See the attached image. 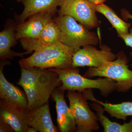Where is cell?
Returning a JSON list of instances; mask_svg holds the SVG:
<instances>
[{
	"label": "cell",
	"instance_id": "9a60e30c",
	"mask_svg": "<svg viewBox=\"0 0 132 132\" xmlns=\"http://www.w3.org/2000/svg\"><path fill=\"white\" fill-rule=\"evenodd\" d=\"M17 24L12 20H9L5 27L0 32V59L13 60L15 57H23L29 54L28 52L19 53L13 51L11 48L16 45L17 39L16 36Z\"/></svg>",
	"mask_w": 132,
	"mask_h": 132
},
{
	"label": "cell",
	"instance_id": "5b68a950",
	"mask_svg": "<svg viewBox=\"0 0 132 132\" xmlns=\"http://www.w3.org/2000/svg\"><path fill=\"white\" fill-rule=\"evenodd\" d=\"M69 107L74 118L76 132H93L100 128L97 114L90 109L82 93L77 91H68L67 94Z\"/></svg>",
	"mask_w": 132,
	"mask_h": 132
},
{
	"label": "cell",
	"instance_id": "e0dca14e",
	"mask_svg": "<svg viewBox=\"0 0 132 132\" xmlns=\"http://www.w3.org/2000/svg\"><path fill=\"white\" fill-rule=\"evenodd\" d=\"M29 126L39 132L59 131L52 121L48 103L32 111Z\"/></svg>",
	"mask_w": 132,
	"mask_h": 132
},
{
	"label": "cell",
	"instance_id": "7a4b0ae2",
	"mask_svg": "<svg viewBox=\"0 0 132 132\" xmlns=\"http://www.w3.org/2000/svg\"><path fill=\"white\" fill-rule=\"evenodd\" d=\"M57 73L62 82L59 87L62 90L82 92L86 90L97 89L100 90L102 96L107 97L116 91V82L107 78L99 77L97 79L82 76L78 68L66 69L50 68Z\"/></svg>",
	"mask_w": 132,
	"mask_h": 132
},
{
	"label": "cell",
	"instance_id": "ffe728a7",
	"mask_svg": "<svg viewBox=\"0 0 132 132\" xmlns=\"http://www.w3.org/2000/svg\"><path fill=\"white\" fill-rule=\"evenodd\" d=\"M47 70L36 67L21 68V76L17 84L23 88L32 87L42 79Z\"/></svg>",
	"mask_w": 132,
	"mask_h": 132
},
{
	"label": "cell",
	"instance_id": "2e32d148",
	"mask_svg": "<svg viewBox=\"0 0 132 132\" xmlns=\"http://www.w3.org/2000/svg\"><path fill=\"white\" fill-rule=\"evenodd\" d=\"M87 100L98 102L104 107L105 111L112 117L126 121L128 116H132V102H123L119 104H112L100 101L95 98L92 90H86L82 92Z\"/></svg>",
	"mask_w": 132,
	"mask_h": 132
},
{
	"label": "cell",
	"instance_id": "d6986e66",
	"mask_svg": "<svg viewBox=\"0 0 132 132\" xmlns=\"http://www.w3.org/2000/svg\"><path fill=\"white\" fill-rule=\"evenodd\" d=\"M96 11L105 16L117 31L118 36L120 37L130 32L129 29L131 23H127L120 19L111 8L104 3L95 5Z\"/></svg>",
	"mask_w": 132,
	"mask_h": 132
},
{
	"label": "cell",
	"instance_id": "603a6c76",
	"mask_svg": "<svg viewBox=\"0 0 132 132\" xmlns=\"http://www.w3.org/2000/svg\"><path fill=\"white\" fill-rule=\"evenodd\" d=\"M121 14L122 19L126 21H127L129 19L132 20V14H130L126 9H123L121 10Z\"/></svg>",
	"mask_w": 132,
	"mask_h": 132
},
{
	"label": "cell",
	"instance_id": "cb8c5ba5",
	"mask_svg": "<svg viewBox=\"0 0 132 132\" xmlns=\"http://www.w3.org/2000/svg\"><path fill=\"white\" fill-rule=\"evenodd\" d=\"M87 1L94 5H98L102 3H104L106 0H87Z\"/></svg>",
	"mask_w": 132,
	"mask_h": 132
},
{
	"label": "cell",
	"instance_id": "277c9868",
	"mask_svg": "<svg viewBox=\"0 0 132 132\" xmlns=\"http://www.w3.org/2000/svg\"><path fill=\"white\" fill-rule=\"evenodd\" d=\"M54 20L61 31V43L75 51L86 45H97L100 40L96 33L77 22L70 15H59Z\"/></svg>",
	"mask_w": 132,
	"mask_h": 132
},
{
	"label": "cell",
	"instance_id": "5bb4252c",
	"mask_svg": "<svg viewBox=\"0 0 132 132\" xmlns=\"http://www.w3.org/2000/svg\"><path fill=\"white\" fill-rule=\"evenodd\" d=\"M64 0H22L24 10L20 15H14L17 24H21L34 15L47 12L54 15L58 12L57 7L60 6Z\"/></svg>",
	"mask_w": 132,
	"mask_h": 132
},
{
	"label": "cell",
	"instance_id": "3957f363",
	"mask_svg": "<svg viewBox=\"0 0 132 132\" xmlns=\"http://www.w3.org/2000/svg\"><path fill=\"white\" fill-rule=\"evenodd\" d=\"M117 59L98 68L90 67L83 76L87 78L99 76L112 79L116 82V91L126 93L132 88V71L123 51L116 54Z\"/></svg>",
	"mask_w": 132,
	"mask_h": 132
},
{
	"label": "cell",
	"instance_id": "6da1fadb",
	"mask_svg": "<svg viewBox=\"0 0 132 132\" xmlns=\"http://www.w3.org/2000/svg\"><path fill=\"white\" fill-rule=\"evenodd\" d=\"M75 52L71 48L59 43L36 50L30 57L19 61V64L21 68L66 69L72 67Z\"/></svg>",
	"mask_w": 132,
	"mask_h": 132
},
{
	"label": "cell",
	"instance_id": "52a82bcc",
	"mask_svg": "<svg viewBox=\"0 0 132 132\" xmlns=\"http://www.w3.org/2000/svg\"><path fill=\"white\" fill-rule=\"evenodd\" d=\"M60 7L59 15H70L89 30L100 24L95 5L87 0H64Z\"/></svg>",
	"mask_w": 132,
	"mask_h": 132
},
{
	"label": "cell",
	"instance_id": "4fadbf2b",
	"mask_svg": "<svg viewBox=\"0 0 132 132\" xmlns=\"http://www.w3.org/2000/svg\"><path fill=\"white\" fill-rule=\"evenodd\" d=\"M9 64V62L6 60H1L0 98L7 100L15 105L29 111L28 101L25 92L9 82L3 73L4 67Z\"/></svg>",
	"mask_w": 132,
	"mask_h": 132
},
{
	"label": "cell",
	"instance_id": "8992f818",
	"mask_svg": "<svg viewBox=\"0 0 132 132\" xmlns=\"http://www.w3.org/2000/svg\"><path fill=\"white\" fill-rule=\"evenodd\" d=\"M61 85L57 73L50 68L48 69L44 77L36 85L23 88L27 98L29 111H35L48 103L53 91Z\"/></svg>",
	"mask_w": 132,
	"mask_h": 132
},
{
	"label": "cell",
	"instance_id": "44dd1931",
	"mask_svg": "<svg viewBox=\"0 0 132 132\" xmlns=\"http://www.w3.org/2000/svg\"><path fill=\"white\" fill-rule=\"evenodd\" d=\"M0 132H15L12 127L5 121L1 117H0Z\"/></svg>",
	"mask_w": 132,
	"mask_h": 132
},
{
	"label": "cell",
	"instance_id": "7402d4cb",
	"mask_svg": "<svg viewBox=\"0 0 132 132\" xmlns=\"http://www.w3.org/2000/svg\"><path fill=\"white\" fill-rule=\"evenodd\" d=\"M121 38L125 42V44L127 46L132 48V28H130V32L128 34L121 36ZM130 55L132 59V52L130 53Z\"/></svg>",
	"mask_w": 132,
	"mask_h": 132
},
{
	"label": "cell",
	"instance_id": "9c48e42d",
	"mask_svg": "<svg viewBox=\"0 0 132 132\" xmlns=\"http://www.w3.org/2000/svg\"><path fill=\"white\" fill-rule=\"evenodd\" d=\"M32 111L25 110L7 100L0 99V117L15 132H26L29 127Z\"/></svg>",
	"mask_w": 132,
	"mask_h": 132
},
{
	"label": "cell",
	"instance_id": "8fae6325",
	"mask_svg": "<svg viewBox=\"0 0 132 132\" xmlns=\"http://www.w3.org/2000/svg\"><path fill=\"white\" fill-rule=\"evenodd\" d=\"M65 91L59 87L54 90L51 95L55 103L58 128L61 132H76L74 118L66 103Z\"/></svg>",
	"mask_w": 132,
	"mask_h": 132
},
{
	"label": "cell",
	"instance_id": "ba28073f",
	"mask_svg": "<svg viewBox=\"0 0 132 132\" xmlns=\"http://www.w3.org/2000/svg\"><path fill=\"white\" fill-rule=\"evenodd\" d=\"M101 47L100 50H98L92 45H86L75 51L73 56L72 67L98 68L117 59V55L112 52L111 48L105 45Z\"/></svg>",
	"mask_w": 132,
	"mask_h": 132
},
{
	"label": "cell",
	"instance_id": "7c38bea8",
	"mask_svg": "<svg viewBox=\"0 0 132 132\" xmlns=\"http://www.w3.org/2000/svg\"><path fill=\"white\" fill-rule=\"evenodd\" d=\"M53 15L47 12H42L31 16L23 23L17 24L16 36L17 40L24 38H38L47 24L53 19Z\"/></svg>",
	"mask_w": 132,
	"mask_h": 132
},
{
	"label": "cell",
	"instance_id": "30bf717a",
	"mask_svg": "<svg viewBox=\"0 0 132 132\" xmlns=\"http://www.w3.org/2000/svg\"><path fill=\"white\" fill-rule=\"evenodd\" d=\"M62 33L54 20L48 22L38 38L20 39L22 48L29 54L43 48L61 42Z\"/></svg>",
	"mask_w": 132,
	"mask_h": 132
},
{
	"label": "cell",
	"instance_id": "ac0fdd59",
	"mask_svg": "<svg viewBox=\"0 0 132 132\" xmlns=\"http://www.w3.org/2000/svg\"><path fill=\"white\" fill-rule=\"evenodd\" d=\"M90 105L96 111L98 120L104 128V132H132V119L128 123L119 124L111 121L104 114V107L98 102L92 101Z\"/></svg>",
	"mask_w": 132,
	"mask_h": 132
},
{
	"label": "cell",
	"instance_id": "484cf974",
	"mask_svg": "<svg viewBox=\"0 0 132 132\" xmlns=\"http://www.w3.org/2000/svg\"><path fill=\"white\" fill-rule=\"evenodd\" d=\"M15 1L19 2H22V0H15Z\"/></svg>",
	"mask_w": 132,
	"mask_h": 132
},
{
	"label": "cell",
	"instance_id": "d4e9b609",
	"mask_svg": "<svg viewBox=\"0 0 132 132\" xmlns=\"http://www.w3.org/2000/svg\"><path fill=\"white\" fill-rule=\"evenodd\" d=\"M38 131L36 130L35 128L29 126L27 130H26V132H37Z\"/></svg>",
	"mask_w": 132,
	"mask_h": 132
}]
</instances>
